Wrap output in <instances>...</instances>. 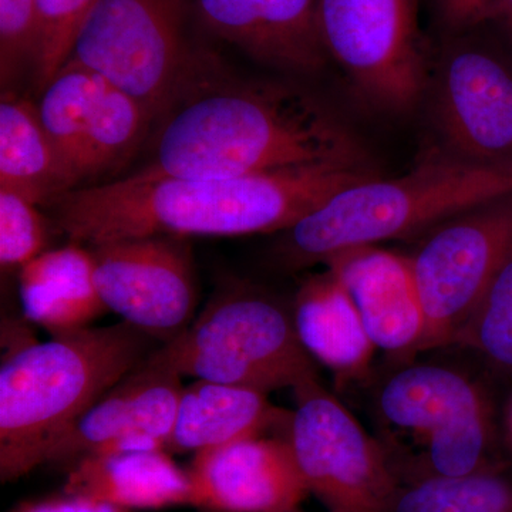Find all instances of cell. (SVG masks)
I'll use <instances>...</instances> for the list:
<instances>
[{
  "label": "cell",
  "mask_w": 512,
  "mask_h": 512,
  "mask_svg": "<svg viewBox=\"0 0 512 512\" xmlns=\"http://www.w3.org/2000/svg\"><path fill=\"white\" fill-rule=\"evenodd\" d=\"M266 396L247 387L195 380L181 393L165 451L198 453L261 436L284 416Z\"/></svg>",
  "instance_id": "cell-19"
},
{
  "label": "cell",
  "mask_w": 512,
  "mask_h": 512,
  "mask_svg": "<svg viewBox=\"0 0 512 512\" xmlns=\"http://www.w3.org/2000/svg\"><path fill=\"white\" fill-rule=\"evenodd\" d=\"M426 232L410 256L426 313L420 350L457 342L488 288L512 261V192L458 212Z\"/></svg>",
  "instance_id": "cell-7"
},
{
  "label": "cell",
  "mask_w": 512,
  "mask_h": 512,
  "mask_svg": "<svg viewBox=\"0 0 512 512\" xmlns=\"http://www.w3.org/2000/svg\"><path fill=\"white\" fill-rule=\"evenodd\" d=\"M376 171L312 165L231 178H180L140 170L67 192L49 207L57 231L94 247L143 237H238L291 228L333 195Z\"/></svg>",
  "instance_id": "cell-2"
},
{
  "label": "cell",
  "mask_w": 512,
  "mask_h": 512,
  "mask_svg": "<svg viewBox=\"0 0 512 512\" xmlns=\"http://www.w3.org/2000/svg\"><path fill=\"white\" fill-rule=\"evenodd\" d=\"M293 323L315 362L339 376H357L369 366L373 345L355 303L332 272L315 276L296 295Z\"/></svg>",
  "instance_id": "cell-20"
},
{
  "label": "cell",
  "mask_w": 512,
  "mask_h": 512,
  "mask_svg": "<svg viewBox=\"0 0 512 512\" xmlns=\"http://www.w3.org/2000/svg\"><path fill=\"white\" fill-rule=\"evenodd\" d=\"M192 15L194 0H97L69 59L130 94L157 121L214 56L192 42Z\"/></svg>",
  "instance_id": "cell-6"
},
{
  "label": "cell",
  "mask_w": 512,
  "mask_h": 512,
  "mask_svg": "<svg viewBox=\"0 0 512 512\" xmlns=\"http://www.w3.org/2000/svg\"><path fill=\"white\" fill-rule=\"evenodd\" d=\"M18 192L0 188V264L3 269L23 265L47 251L49 221Z\"/></svg>",
  "instance_id": "cell-26"
},
{
  "label": "cell",
  "mask_w": 512,
  "mask_h": 512,
  "mask_svg": "<svg viewBox=\"0 0 512 512\" xmlns=\"http://www.w3.org/2000/svg\"><path fill=\"white\" fill-rule=\"evenodd\" d=\"M390 512H512V483L485 470L430 476L399 491Z\"/></svg>",
  "instance_id": "cell-23"
},
{
  "label": "cell",
  "mask_w": 512,
  "mask_h": 512,
  "mask_svg": "<svg viewBox=\"0 0 512 512\" xmlns=\"http://www.w3.org/2000/svg\"><path fill=\"white\" fill-rule=\"evenodd\" d=\"M64 494L124 510H160L191 505L188 471L164 448L93 454L69 468Z\"/></svg>",
  "instance_id": "cell-17"
},
{
  "label": "cell",
  "mask_w": 512,
  "mask_h": 512,
  "mask_svg": "<svg viewBox=\"0 0 512 512\" xmlns=\"http://www.w3.org/2000/svg\"><path fill=\"white\" fill-rule=\"evenodd\" d=\"M457 342L467 343L488 362L512 373V261L488 288Z\"/></svg>",
  "instance_id": "cell-25"
},
{
  "label": "cell",
  "mask_w": 512,
  "mask_h": 512,
  "mask_svg": "<svg viewBox=\"0 0 512 512\" xmlns=\"http://www.w3.org/2000/svg\"><path fill=\"white\" fill-rule=\"evenodd\" d=\"M97 0H37L33 79L42 92L69 60L74 39Z\"/></svg>",
  "instance_id": "cell-24"
},
{
  "label": "cell",
  "mask_w": 512,
  "mask_h": 512,
  "mask_svg": "<svg viewBox=\"0 0 512 512\" xmlns=\"http://www.w3.org/2000/svg\"><path fill=\"white\" fill-rule=\"evenodd\" d=\"M130 323L57 333L12 353L0 370V480L46 464L64 431L163 346Z\"/></svg>",
  "instance_id": "cell-3"
},
{
  "label": "cell",
  "mask_w": 512,
  "mask_h": 512,
  "mask_svg": "<svg viewBox=\"0 0 512 512\" xmlns=\"http://www.w3.org/2000/svg\"><path fill=\"white\" fill-rule=\"evenodd\" d=\"M183 389V376L154 350L64 431L46 464L72 467L93 454L165 450Z\"/></svg>",
  "instance_id": "cell-13"
},
{
  "label": "cell",
  "mask_w": 512,
  "mask_h": 512,
  "mask_svg": "<svg viewBox=\"0 0 512 512\" xmlns=\"http://www.w3.org/2000/svg\"><path fill=\"white\" fill-rule=\"evenodd\" d=\"M198 22L258 62L292 73L323 67L316 0H194Z\"/></svg>",
  "instance_id": "cell-15"
},
{
  "label": "cell",
  "mask_w": 512,
  "mask_h": 512,
  "mask_svg": "<svg viewBox=\"0 0 512 512\" xmlns=\"http://www.w3.org/2000/svg\"><path fill=\"white\" fill-rule=\"evenodd\" d=\"M0 188L39 207L77 188L47 136L36 103L10 92H3L0 103Z\"/></svg>",
  "instance_id": "cell-21"
},
{
  "label": "cell",
  "mask_w": 512,
  "mask_h": 512,
  "mask_svg": "<svg viewBox=\"0 0 512 512\" xmlns=\"http://www.w3.org/2000/svg\"><path fill=\"white\" fill-rule=\"evenodd\" d=\"M441 150L471 163H512V67L466 32L451 36L434 92Z\"/></svg>",
  "instance_id": "cell-12"
},
{
  "label": "cell",
  "mask_w": 512,
  "mask_h": 512,
  "mask_svg": "<svg viewBox=\"0 0 512 512\" xmlns=\"http://www.w3.org/2000/svg\"><path fill=\"white\" fill-rule=\"evenodd\" d=\"M87 248L107 311L161 343L171 342L191 325L198 288L187 239L160 235Z\"/></svg>",
  "instance_id": "cell-10"
},
{
  "label": "cell",
  "mask_w": 512,
  "mask_h": 512,
  "mask_svg": "<svg viewBox=\"0 0 512 512\" xmlns=\"http://www.w3.org/2000/svg\"><path fill=\"white\" fill-rule=\"evenodd\" d=\"M510 429H511V437H512V410H511V417H510Z\"/></svg>",
  "instance_id": "cell-31"
},
{
  "label": "cell",
  "mask_w": 512,
  "mask_h": 512,
  "mask_svg": "<svg viewBox=\"0 0 512 512\" xmlns=\"http://www.w3.org/2000/svg\"><path fill=\"white\" fill-rule=\"evenodd\" d=\"M494 0H436L443 28L451 36L480 25L484 13Z\"/></svg>",
  "instance_id": "cell-28"
},
{
  "label": "cell",
  "mask_w": 512,
  "mask_h": 512,
  "mask_svg": "<svg viewBox=\"0 0 512 512\" xmlns=\"http://www.w3.org/2000/svg\"><path fill=\"white\" fill-rule=\"evenodd\" d=\"M326 264L348 291L376 348L394 355L420 350L426 313L410 258L363 247L340 252Z\"/></svg>",
  "instance_id": "cell-16"
},
{
  "label": "cell",
  "mask_w": 512,
  "mask_h": 512,
  "mask_svg": "<svg viewBox=\"0 0 512 512\" xmlns=\"http://www.w3.org/2000/svg\"><path fill=\"white\" fill-rule=\"evenodd\" d=\"M37 0H0V74L9 83L26 64L33 67Z\"/></svg>",
  "instance_id": "cell-27"
},
{
  "label": "cell",
  "mask_w": 512,
  "mask_h": 512,
  "mask_svg": "<svg viewBox=\"0 0 512 512\" xmlns=\"http://www.w3.org/2000/svg\"><path fill=\"white\" fill-rule=\"evenodd\" d=\"M10 512H130V510L89 500V498L64 494V497L60 498L23 503Z\"/></svg>",
  "instance_id": "cell-29"
},
{
  "label": "cell",
  "mask_w": 512,
  "mask_h": 512,
  "mask_svg": "<svg viewBox=\"0 0 512 512\" xmlns=\"http://www.w3.org/2000/svg\"><path fill=\"white\" fill-rule=\"evenodd\" d=\"M144 171L231 178L312 165L375 171L359 137L311 93L222 73L215 56L157 120Z\"/></svg>",
  "instance_id": "cell-1"
},
{
  "label": "cell",
  "mask_w": 512,
  "mask_h": 512,
  "mask_svg": "<svg viewBox=\"0 0 512 512\" xmlns=\"http://www.w3.org/2000/svg\"><path fill=\"white\" fill-rule=\"evenodd\" d=\"M512 192V163H471L434 150L400 177L369 178L333 195L281 232L276 259L289 269L350 249L429 231L458 212Z\"/></svg>",
  "instance_id": "cell-4"
},
{
  "label": "cell",
  "mask_w": 512,
  "mask_h": 512,
  "mask_svg": "<svg viewBox=\"0 0 512 512\" xmlns=\"http://www.w3.org/2000/svg\"><path fill=\"white\" fill-rule=\"evenodd\" d=\"M106 80L69 59L42 90L36 103L40 121L64 167L76 183H84V161Z\"/></svg>",
  "instance_id": "cell-22"
},
{
  "label": "cell",
  "mask_w": 512,
  "mask_h": 512,
  "mask_svg": "<svg viewBox=\"0 0 512 512\" xmlns=\"http://www.w3.org/2000/svg\"><path fill=\"white\" fill-rule=\"evenodd\" d=\"M484 23H494L498 26L512 46V0H494L484 13L480 25Z\"/></svg>",
  "instance_id": "cell-30"
},
{
  "label": "cell",
  "mask_w": 512,
  "mask_h": 512,
  "mask_svg": "<svg viewBox=\"0 0 512 512\" xmlns=\"http://www.w3.org/2000/svg\"><path fill=\"white\" fill-rule=\"evenodd\" d=\"M19 295L25 318L52 335L87 328L107 311L94 282L92 252L76 242L23 265Z\"/></svg>",
  "instance_id": "cell-18"
},
{
  "label": "cell",
  "mask_w": 512,
  "mask_h": 512,
  "mask_svg": "<svg viewBox=\"0 0 512 512\" xmlns=\"http://www.w3.org/2000/svg\"><path fill=\"white\" fill-rule=\"evenodd\" d=\"M326 55L359 93L389 111L412 109L424 89L417 0H316Z\"/></svg>",
  "instance_id": "cell-8"
},
{
  "label": "cell",
  "mask_w": 512,
  "mask_h": 512,
  "mask_svg": "<svg viewBox=\"0 0 512 512\" xmlns=\"http://www.w3.org/2000/svg\"><path fill=\"white\" fill-rule=\"evenodd\" d=\"M157 355L181 376L271 393L318 380L292 313L244 286L222 288Z\"/></svg>",
  "instance_id": "cell-5"
},
{
  "label": "cell",
  "mask_w": 512,
  "mask_h": 512,
  "mask_svg": "<svg viewBox=\"0 0 512 512\" xmlns=\"http://www.w3.org/2000/svg\"><path fill=\"white\" fill-rule=\"evenodd\" d=\"M191 505L221 512H296L309 494L288 440L251 437L198 451Z\"/></svg>",
  "instance_id": "cell-14"
},
{
  "label": "cell",
  "mask_w": 512,
  "mask_h": 512,
  "mask_svg": "<svg viewBox=\"0 0 512 512\" xmlns=\"http://www.w3.org/2000/svg\"><path fill=\"white\" fill-rule=\"evenodd\" d=\"M380 412L426 446L433 476L483 470L491 427L481 393L466 377L441 366L400 370L384 384Z\"/></svg>",
  "instance_id": "cell-11"
},
{
  "label": "cell",
  "mask_w": 512,
  "mask_h": 512,
  "mask_svg": "<svg viewBox=\"0 0 512 512\" xmlns=\"http://www.w3.org/2000/svg\"><path fill=\"white\" fill-rule=\"evenodd\" d=\"M289 444L303 480L329 512H390L399 494L382 451L312 380L293 389Z\"/></svg>",
  "instance_id": "cell-9"
}]
</instances>
